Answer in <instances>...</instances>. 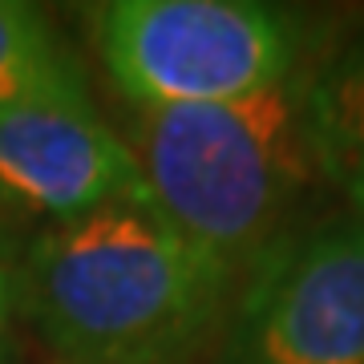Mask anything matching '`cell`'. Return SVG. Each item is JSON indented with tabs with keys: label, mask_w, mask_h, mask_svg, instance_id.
Wrapping results in <instances>:
<instances>
[{
	"label": "cell",
	"mask_w": 364,
	"mask_h": 364,
	"mask_svg": "<svg viewBox=\"0 0 364 364\" xmlns=\"http://www.w3.org/2000/svg\"><path fill=\"white\" fill-rule=\"evenodd\" d=\"M316 65L251 97L126 117L122 142L146 203L231 291L284 235L308 223V203L324 186L308 130Z\"/></svg>",
	"instance_id": "cell-1"
},
{
	"label": "cell",
	"mask_w": 364,
	"mask_h": 364,
	"mask_svg": "<svg viewBox=\"0 0 364 364\" xmlns=\"http://www.w3.org/2000/svg\"><path fill=\"white\" fill-rule=\"evenodd\" d=\"M231 299L146 198L41 227L16 267V312L65 364H186Z\"/></svg>",
	"instance_id": "cell-2"
},
{
	"label": "cell",
	"mask_w": 364,
	"mask_h": 364,
	"mask_svg": "<svg viewBox=\"0 0 364 364\" xmlns=\"http://www.w3.org/2000/svg\"><path fill=\"white\" fill-rule=\"evenodd\" d=\"M85 28L134 109L251 97L328 53L304 13L259 0H105Z\"/></svg>",
	"instance_id": "cell-3"
},
{
	"label": "cell",
	"mask_w": 364,
	"mask_h": 364,
	"mask_svg": "<svg viewBox=\"0 0 364 364\" xmlns=\"http://www.w3.org/2000/svg\"><path fill=\"white\" fill-rule=\"evenodd\" d=\"M223 364H364V219L299 223L235 287Z\"/></svg>",
	"instance_id": "cell-4"
},
{
	"label": "cell",
	"mask_w": 364,
	"mask_h": 364,
	"mask_svg": "<svg viewBox=\"0 0 364 364\" xmlns=\"http://www.w3.org/2000/svg\"><path fill=\"white\" fill-rule=\"evenodd\" d=\"M146 198L122 134L90 93L33 97L0 109V203L65 223L90 210Z\"/></svg>",
	"instance_id": "cell-5"
},
{
	"label": "cell",
	"mask_w": 364,
	"mask_h": 364,
	"mask_svg": "<svg viewBox=\"0 0 364 364\" xmlns=\"http://www.w3.org/2000/svg\"><path fill=\"white\" fill-rule=\"evenodd\" d=\"M308 130L324 186L364 219V33L328 49L312 69Z\"/></svg>",
	"instance_id": "cell-6"
},
{
	"label": "cell",
	"mask_w": 364,
	"mask_h": 364,
	"mask_svg": "<svg viewBox=\"0 0 364 364\" xmlns=\"http://www.w3.org/2000/svg\"><path fill=\"white\" fill-rule=\"evenodd\" d=\"M57 93H90L77 53L37 4L0 0V109Z\"/></svg>",
	"instance_id": "cell-7"
},
{
	"label": "cell",
	"mask_w": 364,
	"mask_h": 364,
	"mask_svg": "<svg viewBox=\"0 0 364 364\" xmlns=\"http://www.w3.org/2000/svg\"><path fill=\"white\" fill-rule=\"evenodd\" d=\"M13 316H16V267L0 239V364H13Z\"/></svg>",
	"instance_id": "cell-8"
}]
</instances>
